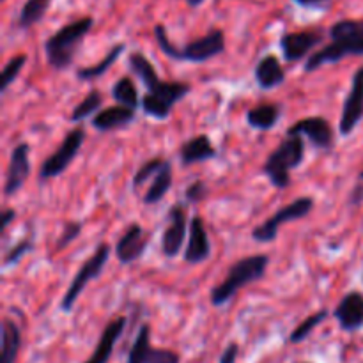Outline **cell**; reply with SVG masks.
Returning <instances> with one entry per match:
<instances>
[{
    "label": "cell",
    "mask_w": 363,
    "mask_h": 363,
    "mask_svg": "<svg viewBox=\"0 0 363 363\" xmlns=\"http://www.w3.org/2000/svg\"><path fill=\"white\" fill-rule=\"evenodd\" d=\"M128 67L145 87L142 94V112L156 121L169 119L174 106L191 92V84L188 82L162 80L151 60L142 52H131L128 55Z\"/></svg>",
    "instance_id": "cell-1"
},
{
    "label": "cell",
    "mask_w": 363,
    "mask_h": 363,
    "mask_svg": "<svg viewBox=\"0 0 363 363\" xmlns=\"http://www.w3.org/2000/svg\"><path fill=\"white\" fill-rule=\"evenodd\" d=\"M330 43L315 50L305 62V73L318 71L326 64H337L346 57L363 55V20H339L330 27Z\"/></svg>",
    "instance_id": "cell-2"
},
{
    "label": "cell",
    "mask_w": 363,
    "mask_h": 363,
    "mask_svg": "<svg viewBox=\"0 0 363 363\" xmlns=\"http://www.w3.org/2000/svg\"><path fill=\"white\" fill-rule=\"evenodd\" d=\"M152 32H155V39L158 48L162 50L169 59L181 60V62H208V60L222 55L227 50L225 32L218 27L209 28L204 35L194 39V41H190L188 45L181 46V48L170 41L169 34H167V28L163 23H156Z\"/></svg>",
    "instance_id": "cell-3"
},
{
    "label": "cell",
    "mask_w": 363,
    "mask_h": 363,
    "mask_svg": "<svg viewBox=\"0 0 363 363\" xmlns=\"http://www.w3.org/2000/svg\"><path fill=\"white\" fill-rule=\"evenodd\" d=\"M92 27H94V18L82 16L53 32L43 45L48 66L53 71H66L74 62V57Z\"/></svg>",
    "instance_id": "cell-4"
},
{
    "label": "cell",
    "mask_w": 363,
    "mask_h": 363,
    "mask_svg": "<svg viewBox=\"0 0 363 363\" xmlns=\"http://www.w3.org/2000/svg\"><path fill=\"white\" fill-rule=\"evenodd\" d=\"M269 266V257L264 254L248 255L234 262L227 272L225 279L215 286L209 293V301L213 307H225L234 300L241 289H245L250 284H255L266 275V269Z\"/></svg>",
    "instance_id": "cell-5"
},
{
    "label": "cell",
    "mask_w": 363,
    "mask_h": 363,
    "mask_svg": "<svg viewBox=\"0 0 363 363\" xmlns=\"http://www.w3.org/2000/svg\"><path fill=\"white\" fill-rule=\"evenodd\" d=\"M305 162L303 137H287L273 149L262 165V172L279 190L291 186V172Z\"/></svg>",
    "instance_id": "cell-6"
},
{
    "label": "cell",
    "mask_w": 363,
    "mask_h": 363,
    "mask_svg": "<svg viewBox=\"0 0 363 363\" xmlns=\"http://www.w3.org/2000/svg\"><path fill=\"white\" fill-rule=\"evenodd\" d=\"M110 255H112V247L108 243H99L96 247V250L92 252L91 257L84 262V264L78 268L77 275L73 277V280L67 286L66 293H64L62 300H60V311L64 314H69L71 311L77 305L78 298L82 296V293L85 291V287L92 282V280L99 279V275L105 269L106 262H108Z\"/></svg>",
    "instance_id": "cell-7"
},
{
    "label": "cell",
    "mask_w": 363,
    "mask_h": 363,
    "mask_svg": "<svg viewBox=\"0 0 363 363\" xmlns=\"http://www.w3.org/2000/svg\"><path fill=\"white\" fill-rule=\"evenodd\" d=\"M315 208V201L308 195L305 197H298L296 201L289 202L287 206L280 208L279 211L273 216H269L268 220L261 223V225L255 227L252 230V240L257 241V243H272L275 241V238L279 236V230L284 223L289 222H298L301 218H307Z\"/></svg>",
    "instance_id": "cell-8"
},
{
    "label": "cell",
    "mask_w": 363,
    "mask_h": 363,
    "mask_svg": "<svg viewBox=\"0 0 363 363\" xmlns=\"http://www.w3.org/2000/svg\"><path fill=\"white\" fill-rule=\"evenodd\" d=\"M85 142V130L84 128H73L71 131H67L64 140L60 142L59 147L41 163L39 167V181L45 183V181L53 179V177L60 176L67 170V167L71 165L77 155L80 152L82 145Z\"/></svg>",
    "instance_id": "cell-9"
},
{
    "label": "cell",
    "mask_w": 363,
    "mask_h": 363,
    "mask_svg": "<svg viewBox=\"0 0 363 363\" xmlns=\"http://www.w3.org/2000/svg\"><path fill=\"white\" fill-rule=\"evenodd\" d=\"M326 32L323 28H303V30L286 32L280 38V52L286 62H300L308 59L319 45H323Z\"/></svg>",
    "instance_id": "cell-10"
},
{
    "label": "cell",
    "mask_w": 363,
    "mask_h": 363,
    "mask_svg": "<svg viewBox=\"0 0 363 363\" xmlns=\"http://www.w3.org/2000/svg\"><path fill=\"white\" fill-rule=\"evenodd\" d=\"M287 137H305L318 151H332L335 145V130L332 123L321 116L303 117L291 124L286 131Z\"/></svg>",
    "instance_id": "cell-11"
},
{
    "label": "cell",
    "mask_w": 363,
    "mask_h": 363,
    "mask_svg": "<svg viewBox=\"0 0 363 363\" xmlns=\"http://www.w3.org/2000/svg\"><path fill=\"white\" fill-rule=\"evenodd\" d=\"M188 230H190V222H188L186 204L177 202L169 209L167 227L162 234V252L165 257L174 259L181 254L184 241L188 240Z\"/></svg>",
    "instance_id": "cell-12"
},
{
    "label": "cell",
    "mask_w": 363,
    "mask_h": 363,
    "mask_svg": "<svg viewBox=\"0 0 363 363\" xmlns=\"http://www.w3.org/2000/svg\"><path fill=\"white\" fill-rule=\"evenodd\" d=\"M363 121V66L354 71L351 87L344 99L339 119V131L342 137H350Z\"/></svg>",
    "instance_id": "cell-13"
},
{
    "label": "cell",
    "mask_w": 363,
    "mask_h": 363,
    "mask_svg": "<svg viewBox=\"0 0 363 363\" xmlns=\"http://www.w3.org/2000/svg\"><path fill=\"white\" fill-rule=\"evenodd\" d=\"M126 363H181V357L172 350L152 346L151 326L140 325Z\"/></svg>",
    "instance_id": "cell-14"
},
{
    "label": "cell",
    "mask_w": 363,
    "mask_h": 363,
    "mask_svg": "<svg viewBox=\"0 0 363 363\" xmlns=\"http://www.w3.org/2000/svg\"><path fill=\"white\" fill-rule=\"evenodd\" d=\"M149 240H151V236L140 223H130L117 240L116 247H113V254H116L117 261L124 266L137 262L147 250Z\"/></svg>",
    "instance_id": "cell-15"
},
{
    "label": "cell",
    "mask_w": 363,
    "mask_h": 363,
    "mask_svg": "<svg viewBox=\"0 0 363 363\" xmlns=\"http://www.w3.org/2000/svg\"><path fill=\"white\" fill-rule=\"evenodd\" d=\"M28 176H30V145L27 142H20L11 151L6 183H4V195L14 197L25 186Z\"/></svg>",
    "instance_id": "cell-16"
},
{
    "label": "cell",
    "mask_w": 363,
    "mask_h": 363,
    "mask_svg": "<svg viewBox=\"0 0 363 363\" xmlns=\"http://www.w3.org/2000/svg\"><path fill=\"white\" fill-rule=\"evenodd\" d=\"M211 241H209L208 229H206L204 218L201 215L191 216L190 230H188L186 248H184L183 259L186 264L197 266L211 257Z\"/></svg>",
    "instance_id": "cell-17"
},
{
    "label": "cell",
    "mask_w": 363,
    "mask_h": 363,
    "mask_svg": "<svg viewBox=\"0 0 363 363\" xmlns=\"http://www.w3.org/2000/svg\"><path fill=\"white\" fill-rule=\"evenodd\" d=\"M333 318L344 332H357L363 328V294L360 291H350L344 294L333 311Z\"/></svg>",
    "instance_id": "cell-18"
},
{
    "label": "cell",
    "mask_w": 363,
    "mask_h": 363,
    "mask_svg": "<svg viewBox=\"0 0 363 363\" xmlns=\"http://www.w3.org/2000/svg\"><path fill=\"white\" fill-rule=\"evenodd\" d=\"M126 325V315H119V318L112 319V321L103 328L101 335H99L98 339V344H96L91 357L82 363H108L113 354V347H116V344L119 342V339L123 337Z\"/></svg>",
    "instance_id": "cell-19"
},
{
    "label": "cell",
    "mask_w": 363,
    "mask_h": 363,
    "mask_svg": "<svg viewBox=\"0 0 363 363\" xmlns=\"http://www.w3.org/2000/svg\"><path fill=\"white\" fill-rule=\"evenodd\" d=\"M216 147L213 145L211 138L208 135L201 133L195 137L188 138L183 142L179 147V162L183 167L195 165V163L209 162V160L216 158Z\"/></svg>",
    "instance_id": "cell-20"
},
{
    "label": "cell",
    "mask_w": 363,
    "mask_h": 363,
    "mask_svg": "<svg viewBox=\"0 0 363 363\" xmlns=\"http://www.w3.org/2000/svg\"><path fill=\"white\" fill-rule=\"evenodd\" d=\"M254 77L262 91H272V89L284 85L287 74L279 57L273 55V53H268V55H264L257 62V66L254 69Z\"/></svg>",
    "instance_id": "cell-21"
},
{
    "label": "cell",
    "mask_w": 363,
    "mask_h": 363,
    "mask_svg": "<svg viewBox=\"0 0 363 363\" xmlns=\"http://www.w3.org/2000/svg\"><path fill=\"white\" fill-rule=\"evenodd\" d=\"M137 117V112L128 106L116 105V106H106V108L99 110L94 117H92L91 124L94 130L98 131H113V130H123L128 128Z\"/></svg>",
    "instance_id": "cell-22"
},
{
    "label": "cell",
    "mask_w": 363,
    "mask_h": 363,
    "mask_svg": "<svg viewBox=\"0 0 363 363\" xmlns=\"http://www.w3.org/2000/svg\"><path fill=\"white\" fill-rule=\"evenodd\" d=\"M282 117V106L279 103H261L247 112L248 126L259 131H269L279 124Z\"/></svg>",
    "instance_id": "cell-23"
},
{
    "label": "cell",
    "mask_w": 363,
    "mask_h": 363,
    "mask_svg": "<svg viewBox=\"0 0 363 363\" xmlns=\"http://www.w3.org/2000/svg\"><path fill=\"white\" fill-rule=\"evenodd\" d=\"M2 354H0V363H16L18 353L21 350V330L16 321L6 318L2 321Z\"/></svg>",
    "instance_id": "cell-24"
},
{
    "label": "cell",
    "mask_w": 363,
    "mask_h": 363,
    "mask_svg": "<svg viewBox=\"0 0 363 363\" xmlns=\"http://www.w3.org/2000/svg\"><path fill=\"white\" fill-rule=\"evenodd\" d=\"M124 50H126V45H124V43H117V45H113L112 48L108 50V53H106L99 62L92 64V66H87V67H78L77 78L82 82L98 80L99 77H103V74H105L106 71H108L117 60H119V57L123 55Z\"/></svg>",
    "instance_id": "cell-25"
},
{
    "label": "cell",
    "mask_w": 363,
    "mask_h": 363,
    "mask_svg": "<svg viewBox=\"0 0 363 363\" xmlns=\"http://www.w3.org/2000/svg\"><path fill=\"white\" fill-rule=\"evenodd\" d=\"M174 183V169H172V162L167 160V163L163 165V169L160 170L158 176L151 181L149 184L147 191L144 194V204L145 206H152V204H158L163 197L170 191Z\"/></svg>",
    "instance_id": "cell-26"
},
{
    "label": "cell",
    "mask_w": 363,
    "mask_h": 363,
    "mask_svg": "<svg viewBox=\"0 0 363 363\" xmlns=\"http://www.w3.org/2000/svg\"><path fill=\"white\" fill-rule=\"evenodd\" d=\"M50 4H52V0H25L20 14H18L16 27L21 30H27V28L38 25L48 13Z\"/></svg>",
    "instance_id": "cell-27"
},
{
    "label": "cell",
    "mask_w": 363,
    "mask_h": 363,
    "mask_svg": "<svg viewBox=\"0 0 363 363\" xmlns=\"http://www.w3.org/2000/svg\"><path fill=\"white\" fill-rule=\"evenodd\" d=\"M112 98L116 99L117 105L128 106V108L135 110L137 112L142 105L140 92H138L137 85L131 80L130 77H123L113 84L112 87Z\"/></svg>",
    "instance_id": "cell-28"
},
{
    "label": "cell",
    "mask_w": 363,
    "mask_h": 363,
    "mask_svg": "<svg viewBox=\"0 0 363 363\" xmlns=\"http://www.w3.org/2000/svg\"><path fill=\"white\" fill-rule=\"evenodd\" d=\"M103 92L98 91V89H92V91H89L87 94L82 98V101L78 103L77 106H74L73 110H71V123L73 124H78L82 123V121H85L87 117H94L96 113L99 112V108H101L103 105Z\"/></svg>",
    "instance_id": "cell-29"
},
{
    "label": "cell",
    "mask_w": 363,
    "mask_h": 363,
    "mask_svg": "<svg viewBox=\"0 0 363 363\" xmlns=\"http://www.w3.org/2000/svg\"><path fill=\"white\" fill-rule=\"evenodd\" d=\"M328 315H330L328 311H318V312H314L312 315H308L307 319H303V321H301L300 325H298L296 328L291 332L289 342L300 344V342H303V340H307L308 335H311L315 328H319V326H321L323 323L328 319Z\"/></svg>",
    "instance_id": "cell-30"
},
{
    "label": "cell",
    "mask_w": 363,
    "mask_h": 363,
    "mask_svg": "<svg viewBox=\"0 0 363 363\" xmlns=\"http://www.w3.org/2000/svg\"><path fill=\"white\" fill-rule=\"evenodd\" d=\"M27 64V55L25 53H18V55L11 57L2 67V78H0V92H6L11 85L14 84L18 77L21 74V69Z\"/></svg>",
    "instance_id": "cell-31"
},
{
    "label": "cell",
    "mask_w": 363,
    "mask_h": 363,
    "mask_svg": "<svg viewBox=\"0 0 363 363\" xmlns=\"http://www.w3.org/2000/svg\"><path fill=\"white\" fill-rule=\"evenodd\" d=\"M34 234H28V236L21 238L18 243H14L13 248H9L6 255H4V268H11V266H16L18 262L23 257H27L32 250H34Z\"/></svg>",
    "instance_id": "cell-32"
},
{
    "label": "cell",
    "mask_w": 363,
    "mask_h": 363,
    "mask_svg": "<svg viewBox=\"0 0 363 363\" xmlns=\"http://www.w3.org/2000/svg\"><path fill=\"white\" fill-rule=\"evenodd\" d=\"M165 163H167V160L158 158V156H156V158L147 160L145 163H142L140 169H138L133 176V190L140 188L142 184H145L147 181L155 179V177L158 176L160 170L163 169V165H165Z\"/></svg>",
    "instance_id": "cell-33"
},
{
    "label": "cell",
    "mask_w": 363,
    "mask_h": 363,
    "mask_svg": "<svg viewBox=\"0 0 363 363\" xmlns=\"http://www.w3.org/2000/svg\"><path fill=\"white\" fill-rule=\"evenodd\" d=\"M82 230H84V222L66 223L62 229V234H60L59 240H57V243H55V252L66 250V248L69 247V245L73 243L78 236H80Z\"/></svg>",
    "instance_id": "cell-34"
},
{
    "label": "cell",
    "mask_w": 363,
    "mask_h": 363,
    "mask_svg": "<svg viewBox=\"0 0 363 363\" xmlns=\"http://www.w3.org/2000/svg\"><path fill=\"white\" fill-rule=\"evenodd\" d=\"M208 195H209V186L206 184V181L202 179L194 181V183H190L186 188H184V201H186L188 204H199V202L204 201Z\"/></svg>",
    "instance_id": "cell-35"
},
{
    "label": "cell",
    "mask_w": 363,
    "mask_h": 363,
    "mask_svg": "<svg viewBox=\"0 0 363 363\" xmlns=\"http://www.w3.org/2000/svg\"><path fill=\"white\" fill-rule=\"evenodd\" d=\"M240 353H241V347L238 342H230L227 344V347L223 350L222 357H220L218 363H236L238 358H240Z\"/></svg>",
    "instance_id": "cell-36"
},
{
    "label": "cell",
    "mask_w": 363,
    "mask_h": 363,
    "mask_svg": "<svg viewBox=\"0 0 363 363\" xmlns=\"http://www.w3.org/2000/svg\"><path fill=\"white\" fill-rule=\"evenodd\" d=\"M16 218V211L13 208H7L2 211V218H0V233H6L7 227L11 225V222Z\"/></svg>",
    "instance_id": "cell-37"
},
{
    "label": "cell",
    "mask_w": 363,
    "mask_h": 363,
    "mask_svg": "<svg viewBox=\"0 0 363 363\" xmlns=\"http://www.w3.org/2000/svg\"><path fill=\"white\" fill-rule=\"evenodd\" d=\"M293 2L301 7H307V9H321V7L328 6L332 0H293Z\"/></svg>",
    "instance_id": "cell-38"
},
{
    "label": "cell",
    "mask_w": 363,
    "mask_h": 363,
    "mask_svg": "<svg viewBox=\"0 0 363 363\" xmlns=\"http://www.w3.org/2000/svg\"><path fill=\"white\" fill-rule=\"evenodd\" d=\"M204 2H206V0H186L188 6L194 7V9H195V7H201Z\"/></svg>",
    "instance_id": "cell-39"
},
{
    "label": "cell",
    "mask_w": 363,
    "mask_h": 363,
    "mask_svg": "<svg viewBox=\"0 0 363 363\" xmlns=\"http://www.w3.org/2000/svg\"><path fill=\"white\" fill-rule=\"evenodd\" d=\"M360 179L363 181V170H362V172H360Z\"/></svg>",
    "instance_id": "cell-40"
},
{
    "label": "cell",
    "mask_w": 363,
    "mask_h": 363,
    "mask_svg": "<svg viewBox=\"0 0 363 363\" xmlns=\"http://www.w3.org/2000/svg\"><path fill=\"white\" fill-rule=\"evenodd\" d=\"M303 363H311V362H303Z\"/></svg>",
    "instance_id": "cell-41"
},
{
    "label": "cell",
    "mask_w": 363,
    "mask_h": 363,
    "mask_svg": "<svg viewBox=\"0 0 363 363\" xmlns=\"http://www.w3.org/2000/svg\"><path fill=\"white\" fill-rule=\"evenodd\" d=\"M362 280H363V273H362Z\"/></svg>",
    "instance_id": "cell-42"
}]
</instances>
